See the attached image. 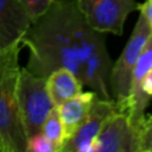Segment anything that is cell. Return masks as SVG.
Masks as SVG:
<instances>
[{
  "label": "cell",
  "mask_w": 152,
  "mask_h": 152,
  "mask_svg": "<svg viewBox=\"0 0 152 152\" xmlns=\"http://www.w3.org/2000/svg\"><path fill=\"white\" fill-rule=\"evenodd\" d=\"M20 44L30 51L25 68L31 72L48 77L53 70L66 68L80 80L87 59L107 48L104 33L89 26L76 0H55L32 20Z\"/></svg>",
  "instance_id": "obj_1"
},
{
  "label": "cell",
  "mask_w": 152,
  "mask_h": 152,
  "mask_svg": "<svg viewBox=\"0 0 152 152\" xmlns=\"http://www.w3.org/2000/svg\"><path fill=\"white\" fill-rule=\"evenodd\" d=\"M21 46L15 42L0 51V152H26L27 137L17 99Z\"/></svg>",
  "instance_id": "obj_2"
},
{
  "label": "cell",
  "mask_w": 152,
  "mask_h": 152,
  "mask_svg": "<svg viewBox=\"0 0 152 152\" xmlns=\"http://www.w3.org/2000/svg\"><path fill=\"white\" fill-rule=\"evenodd\" d=\"M151 36L152 33L144 13L139 11V18L135 23L133 32L126 43L120 57L115 63H113L109 75L110 96L120 110H125L126 108V103L131 93L132 77L135 64L146 42Z\"/></svg>",
  "instance_id": "obj_3"
},
{
  "label": "cell",
  "mask_w": 152,
  "mask_h": 152,
  "mask_svg": "<svg viewBox=\"0 0 152 152\" xmlns=\"http://www.w3.org/2000/svg\"><path fill=\"white\" fill-rule=\"evenodd\" d=\"M17 99L26 137L39 133L45 118L55 107L49 95L46 77L36 75L26 68H20Z\"/></svg>",
  "instance_id": "obj_4"
},
{
  "label": "cell",
  "mask_w": 152,
  "mask_h": 152,
  "mask_svg": "<svg viewBox=\"0 0 152 152\" xmlns=\"http://www.w3.org/2000/svg\"><path fill=\"white\" fill-rule=\"evenodd\" d=\"M76 4L90 27L116 36L122 34L127 17L141 8L137 0H76Z\"/></svg>",
  "instance_id": "obj_5"
},
{
  "label": "cell",
  "mask_w": 152,
  "mask_h": 152,
  "mask_svg": "<svg viewBox=\"0 0 152 152\" xmlns=\"http://www.w3.org/2000/svg\"><path fill=\"white\" fill-rule=\"evenodd\" d=\"M94 152H140L139 128L127 112L110 114L95 139Z\"/></svg>",
  "instance_id": "obj_6"
},
{
  "label": "cell",
  "mask_w": 152,
  "mask_h": 152,
  "mask_svg": "<svg viewBox=\"0 0 152 152\" xmlns=\"http://www.w3.org/2000/svg\"><path fill=\"white\" fill-rule=\"evenodd\" d=\"M118 108L115 101L96 97L87 118L75 131V133L65 140L61 152H94V142L106 120Z\"/></svg>",
  "instance_id": "obj_7"
},
{
  "label": "cell",
  "mask_w": 152,
  "mask_h": 152,
  "mask_svg": "<svg viewBox=\"0 0 152 152\" xmlns=\"http://www.w3.org/2000/svg\"><path fill=\"white\" fill-rule=\"evenodd\" d=\"M31 23V17L19 0H0V49L20 42Z\"/></svg>",
  "instance_id": "obj_8"
},
{
  "label": "cell",
  "mask_w": 152,
  "mask_h": 152,
  "mask_svg": "<svg viewBox=\"0 0 152 152\" xmlns=\"http://www.w3.org/2000/svg\"><path fill=\"white\" fill-rule=\"evenodd\" d=\"M113 62L107 48L93 53L83 65L81 81L100 99L112 100L109 90V75Z\"/></svg>",
  "instance_id": "obj_9"
},
{
  "label": "cell",
  "mask_w": 152,
  "mask_h": 152,
  "mask_svg": "<svg viewBox=\"0 0 152 152\" xmlns=\"http://www.w3.org/2000/svg\"><path fill=\"white\" fill-rule=\"evenodd\" d=\"M99 97L93 90L81 91L58 106V113L64 127L65 140L69 139L87 118L94 101ZM65 142V141H64Z\"/></svg>",
  "instance_id": "obj_10"
},
{
  "label": "cell",
  "mask_w": 152,
  "mask_h": 152,
  "mask_svg": "<svg viewBox=\"0 0 152 152\" xmlns=\"http://www.w3.org/2000/svg\"><path fill=\"white\" fill-rule=\"evenodd\" d=\"M46 83L49 95L55 107L61 106L66 100L81 93L84 87L81 80L66 68L53 70L46 77Z\"/></svg>",
  "instance_id": "obj_11"
},
{
  "label": "cell",
  "mask_w": 152,
  "mask_h": 152,
  "mask_svg": "<svg viewBox=\"0 0 152 152\" xmlns=\"http://www.w3.org/2000/svg\"><path fill=\"white\" fill-rule=\"evenodd\" d=\"M40 132L56 146L57 152H61V148L65 141V137H64V127L58 113V108L53 107L50 113L48 114V116L45 118Z\"/></svg>",
  "instance_id": "obj_12"
},
{
  "label": "cell",
  "mask_w": 152,
  "mask_h": 152,
  "mask_svg": "<svg viewBox=\"0 0 152 152\" xmlns=\"http://www.w3.org/2000/svg\"><path fill=\"white\" fill-rule=\"evenodd\" d=\"M138 128L140 152H152V114H146Z\"/></svg>",
  "instance_id": "obj_13"
},
{
  "label": "cell",
  "mask_w": 152,
  "mask_h": 152,
  "mask_svg": "<svg viewBox=\"0 0 152 152\" xmlns=\"http://www.w3.org/2000/svg\"><path fill=\"white\" fill-rule=\"evenodd\" d=\"M26 152H57V148L42 132H39L27 138Z\"/></svg>",
  "instance_id": "obj_14"
},
{
  "label": "cell",
  "mask_w": 152,
  "mask_h": 152,
  "mask_svg": "<svg viewBox=\"0 0 152 152\" xmlns=\"http://www.w3.org/2000/svg\"><path fill=\"white\" fill-rule=\"evenodd\" d=\"M32 20L42 15L55 0H19Z\"/></svg>",
  "instance_id": "obj_15"
},
{
  "label": "cell",
  "mask_w": 152,
  "mask_h": 152,
  "mask_svg": "<svg viewBox=\"0 0 152 152\" xmlns=\"http://www.w3.org/2000/svg\"><path fill=\"white\" fill-rule=\"evenodd\" d=\"M140 12L144 13V15L148 23V26L151 28V33H152V0H145V2L141 4Z\"/></svg>",
  "instance_id": "obj_16"
},
{
  "label": "cell",
  "mask_w": 152,
  "mask_h": 152,
  "mask_svg": "<svg viewBox=\"0 0 152 152\" xmlns=\"http://www.w3.org/2000/svg\"><path fill=\"white\" fill-rule=\"evenodd\" d=\"M0 51H1V49H0Z\"/></svg>",
  "instance_id": "obj_17"
}]
</instances>
